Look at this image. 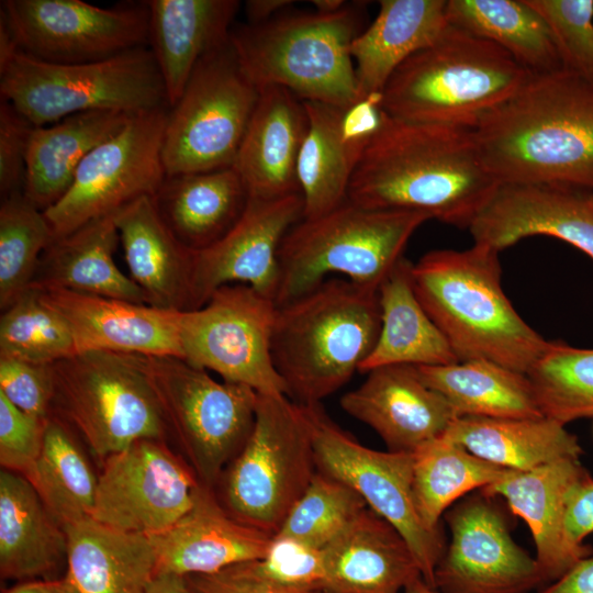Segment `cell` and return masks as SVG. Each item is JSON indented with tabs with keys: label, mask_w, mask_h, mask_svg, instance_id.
I'll list each match as a JSON object with an SVG mask.
<instances>
[{
	"label": "cell",
	"mask_w": 593,
	"mask_h": 593,
	"mask_svg": "<svg viewBox=\"0 0 593 593\" xmlns=\"http://www.w3.org/2000/svg\"><path fill=\"white\" fill-rule=\"evenodd\" d=\"M499 187L472 128L406 122L383 111L351 178L348 200L373 210L419 212L469 230Z\"/></svg>",
	"instance_id": "1"
},
{
	"label": "cell",
	"mask_w": 593,
	"mask_h": 593,
	"mask_svg": "<svg viewBox=\"0 0 593 593\" xmlns=\"http://www.w3.org/2000/svg\"><path fill=\"white\" fill-rule=\"evenodd\" d=\"M473 133L500 186L593 192V85L572 72L532 75Z\"/></svg>",
	"instance_id": "2"
},
{
	"label": "cell",
	"mask_w": 593,
	"mask_h": 593,
	"mask_svg": "<svg viewBox=\"0 0 593 593\" xmlns=\"http://www.w3.org/2000/svg\"><path fill=\"white\" fill-rule=\"evenodd\" d=\"M499 255L479 243L428 251L412 266L413 286L458 361L483 359L527 374L550 342L504 293Z\"/></svg>",
	"instance_id": "3"
},
{
	"label": "cell",
	"mask_w": 593,
	"mask_h": 593,
	"mask_svg": "<svg viewBox=\"0 0 593 593\" xmlns=\"http://www.w3.org/2000/svg\"><path fill=\"white\" fill-rule=\"evenodd\" d=\"M381 327L378 290L328 278L277 306L271 357L299 404H315L350 380L373 350Z\"/></svg>",
	"instance_id": "4"
},
{
	"label": "cell",
	"mask_w": 593,
	"mask_h": 593,
	"mask_svg": "<svg viewBox=\"0 0 593 593\" xmlns=\"http://www.w3.org/2000/svg\"><path fill=\"white\" fill-rule=\"evenodd\" d=\"M532 75L494 43L449 24L398 67L379 102L396 120L473 130Z\"/></svg>",
	"instance_id": "5"
},
{
	"label": "cell",
	"mask_w": 593,
	"mask_h": 593,
	"mask_svg": "<svg viewBox=\"0 0 593 593\" xmlns=\"http://www.w3.org/2000/svg\"><path fill=\"white\" fill-rule=\"evenodd\" d=\"M361 20L358 5L348 3L331 14L282 12L233 26L231 43L258 89L278 86L303 101L347 108L361 101L350 54Z\"/></svg>",
	"instance_id": "6"
},
{
	"label": "cell",
	"mask_w": 593,
	"mask_h": 593,
	"mask_svg": "<svg viewBox=\"0 0 593 593\" xmlns=\"http://www.w3.org/2000/svg\"><path fill=\"white\" fill-rule=\"evenodd\" d=\"M428 220L419 212L373 210L348 199L325 214L300 220L280 245L276 305L303 295L329 275L378 290Z\"/></svg>",
	"instance_id": "7"
},
{
	"label": "cell",
	"mask_w": 593,
	"mask_h": 593,
	"mask_svg": "<svg viewBox=\"0 0 593 593\" xmlns=\"http://www.w3.org/2000/svg\"><path fill=\"white\" fill-rule=\"evenodd\" d=\"M0 96L33 126L88 111L169 108L148 46L82 64L46 63L18 51L0 65Z\"/></svg>",
	"instance_id": "8"
},
{
	"label": "cell",
	"mask_w": 593,
	"mask_h": 593,
	"mask_svg": "<svg viewBox=\"0 0 593 593\" xmlns=\"http://www.w3.org/2000/svg\"><path fill=\"white\" fill-rule=\"evenodd\" d=\"M51 367L52 415L68 424L101 462L139 439L168 440L145 356L85 351Z\"/></svg>",
	"instance_id": "9"
},
{
	"label": "cell",
	"mask_w": 593,
	"mask_h": 593,
	"mask_svg": "<svg viewBox=\"0 0 593 593\" xmlns=\"http://www.w3.org/2000/svg\"><path fill=\"white\" fill-rule=\"evenodd\" d=\"M316 471L303 406L259 394L253 430L213 490L234 518L273 537Z\"/></svg>",
	"instance_id": "10"
},
{
	"label": "cell",
	"mask_w": 593,
	"mask_h": 593,
	"mask_svg": "<svg viewBox=\"0 0 593 593\" xmlns=\"http://www.w3.org/2000/svg\"><path fill=\"white\" fill-rule=\"evenodd\" d=\"M145 358L168 437L199 482L214 489L253 430L259 394L179 357Z\"/></svg>",
	"instance_id": "11"
},
{
	"label": "cell",
	"mask_w": 593,
	"mask_h": 593,
	"mask_svg": "<svg viewBox=\"0 0 593 593\" xmlns=\"http://www.w3.org/2000/svg\"><path fill=\"white\" fill-rule=\"evenodd\" d=\"M258 98L231 38L205 55L167 112L166 176L233 167Z\"/></svg>",
	"instance_id": "12"
},
{
	"label": "cell",
	"mask_w": 593,
	"mask_h": 593,
	"mask_svg": "<svg viewBox=\"0 0 593 593\" xmlns=\"http://www.w3.org/2000/svg\"><path fill=\"white\" fill-rule=\"evenodd\" d=\"M301 405L311 428L316 470L350 486L392 524L407 541L423 580L435 589V569L446 546L443 532L429 530L417 513L413 454L370 449L340 428L321 403Z\"/></svg>",
	"instance_id": "13"
},
{
	"label": "cell",
	"mask_w": 593,
	"mask_h": 593,
	"mask_svg": "<svg viewBox=\"0 0 593 593\" xmlns=\"http://www.w3.org/2000/svg\"><path fill=\"white\" fill-rule=\"evenodd\" d=\"M276 311L247 284L223 286L201 307L180 312L181 358L258 394L287 395L271 357Z\"/></svg>",
	"instance_id": "14"
},
{
	"label": "cell",
	"mask_w": 593,
	"mask_h": 593,
	"mask_svg": "<svg viewBox=\"0 0 593 593\" xmlns=\"http://www.w3.org/2000/svg\"><path fill=\"white\" fill-rule=\"evenodd\" d=\"M168 109L134 114L88 154L68 191L44 211L54 237L156 194L166 177L161 150Z\"/></svg>",
	"instance_id": "15"
},
{
	"label": "cell",
	"mask_w": 593,
	"mask_h": 593,
	"mask_svg": "<svg viewBox=\"0 0 593 593\" xmlns=\"http://www.w3.org/2000/svg\"><path fill=\"white\" fill-rule=\"evenodd\" d=\"M0 15L18 49L53 64L111 58L148 45V9H105L80 0H4Z\"/></svg>",
	"instance_id": "16"
},
{
	"label": "cell",
	"mask_w": 593,
	"mask_h": 593,
	"mask_svg": "<svg viewBox=\"0 0 593 593\" xmlns=\"http://www.w3.org/2000/svg\"><path fill=\"white\" fill-rule=\"evenodd\" d=\"M200 485L166 440L139 439L102 462L91 518L120 532L150 536L192 507Z\"/></svg>",
	"instance_id": "17"
},
{
	"label": "cell",
	"mask_w": 593,
	"mask_h": 593,
	"mask_svg": "<svg viewBox=\"0 0 593 593\" xmlns=\"http://www.w3.org/2000/svg\"><path fill=\"white\" fill-rule=\"evenodd\" d=\"M445 519L451 540L434 573L440 593H528L544 583L536 558L513 540L492 497L472 494Z\"/></svg>",
	"instance_id": "18"
},
{
	"label": "cell",
	"mask_w": 593,
	"mask_h": 593,
	"mask_svg": "<svg viewBox=\"0 0 593 593\" xmlns=\"http://www.w3.org/2000/svg\"><path fill=\"white\" fill-rule=\"evenodd\" d=\"M300 193L276 200L249 198L237 224L212 246L192 253L188 310L201 307L219 288L247 284L275 301L280 245L303 219Z\"/></svg>",
	"instance_id": "19"
},
{
	"label": "cell",
	"mask_w": 593,
	"mask_h": 593,
	"mask_svg": "<svg viewBox=\"0 0 593 593\" xmlns=\"http://www.w3.org/2000/svg\"><path fill=\"white\" fill-rule=\"evenodd\" d=\"M380 96L342 108L304 101L307 131L298 160L303 219H314L348 199L362 153L382 118Z\"/></svg>",
	"instance_id": "20"
},
{
	"label": "cell",
	"mask_w": 593,
	"mask_h": 593,
	"mask_svg": "<svg viewBox=\"0 0 593 593\" xmlns=\"http://www.w3.org/2000/svg\"><path fill=\"white\" fill-rule=\"evenodd\" d=\"M340 399L342 409L371 427L392 452L414 454L441 436L457 415L449 402L429 388L416 366L387 365Z\"/></svg>",
	"instance_id": "21"
},
{
	"label": "cell",
	"mask_w": 593,
	"mask_h": 593,
	"mask_svg": "<svg viewBox=\"0 0 593 593\" xmlns=\"http://www.w3.org/2000/svg\"><path fill=\"white\" fill-rule=\"evenodd\" d=\"M499 251L535 235L559 238L593 260V192L557 186H500L469 228Z\"/></svg>",
	"instance_id": "22"
},
{
	"label": "cell",
	"mask_w": 593,
	"mask_h": 593,
	"mask_svg": "<svg viewBox=\"0 0 593 593\" xmlns=\"http://www.w3.org/2000/svg\"><path fill=\"white\" fill-rule=\"evenodd\" d=\"M41 293L67 322L77 354L112 351L182 357L181 311L67 290Z\"/></svg>",
	"instance_id": "23"
},
{
	"label": "cell",
	"mask_w": 593,
	"mask_h": 593,
	"mask_svg": "<svg viewBox=\"0 0 593 593\" xmlns=\"http://www.w3.org/2000/svg\"><path fill=\"white\" fill-rule=\"evenodd\" d=\"M157 574H211L264 558L272 536L234 518L213 489L200 485L192 507L175 524L148 536Z\"/></svg>",
	"instance_id": "24"
},
{
	"label": "cell",
	"mask_w": 593,
	"mask_h": 593,
	"mask_svg": "<svg viewBox=\"0 0 593 593\" xmlns=\"http://www.w3.org/2000/svg\"><path fill=\"white\" fill-rule=\"evenodd\" d=\"M584 470L580 459L567 458L528 471L511 470L480 489L486 496L505 499L527 523L544 583L555 582L593 552L588 545L573 544L564 529L566 496Z\"/></svg>",
	"instance_id": "25"
},
{
	"label": "cell",
	"mask_w": 593,
	"mask_h": 593,
	"mask_svg": "<svg viewBox=\"0 0 593 593\" xmlns=\"http://www.w3.org/2000/svg\"><path fill=\"white\" fill-rule=\"evenodd\" d=\"M304 101L286 88L259 89L234 168L249 198L276 200L300 192L298 160L307 131Z\"/></svg>",
	"instance_id": "26"
},
{
	"label": "cell",
	"mask_w": 593,
	"mask_h": 593,
	"mask_svg": "<svg viewBox=\"0 0 593 593\" xmlns=\"http://www.w3.org/2000/svg\"><path fill=\"white\" fill-rule=\"evenodd\" d=\"M323 552L324 593H401L422 578L407 541L369 507L325 546Z\"/></svg>",
	"instance_id": "27"
},
{
	"label": "cell",
	"mask_w": 593,
	"mask_h": 593,
	"mask_svg": "<svg viewBox=\"0 0 593 593\" xmlns=\"http://www.w3.org/2000/svg\"><path fill=\"white\" fill-rule=\"evenodd\" d=\"M148 45L161 75L169 108L199 61L231 38L236 0H148Z\"/></svg>",
	"instance_id": "28"
},
{
	"label": "cell",
	"mask_w": 593,
	"mask_h": 593,
	"mask_svg": "<svg viewBox=\"0 0 593 593\" xmlns=\"http://www.w3.org/2000/svg\"><path fill=\"white\" fill-rule=\"evenodd\" d=\"M119 242L113 214L55 237L41 256L30 289L67 290L149 304L144 291L114 261Z\"/></svg>",
	"instance_id": "29"
},
{
	"label": "cell",
	"mask_w": 593,
	"mask_h": 593,
	"mask_svg": "<svg viewBox=\"0 0 593 593\" xmlns=\"http://www.w3.org/2000/svg\"><path fill=\"white\" fill-rule=\"evenodd\" d=\"M153 200L171 234L195 253L219 242L237 224L249 193L238 171L228 167L166 176Z\"/></svg>",
	"instance_id": "30"
},
{
	"label": "cell",
	"mask_w": 593,
	"mask_h": 593,
	"mask_svg": "<svg viewBox=\"0 0 593 593\" xmlns=\"http://www.w3.org/2000/svg\"><path fill=\"white\" fill-rule=\"evenodd\" d=\"M130 278L150 305L187 311L192 251L161 221L153 197L145 195L113 213Z\"/></svg>",
	"instance_id": "31"
},
{
	"label": "cell",
	"mask_w": 593,
	"mask_h": 593,
	"mask_svg": "<svg viewBox=\"0 0 593 593\" xmlns=\"http://www.w3.org/2000/svg\"><path fill=\"white\" fill-rule=\"evenodd\" d=\"M446 0H382L374 21L353 41L359 97L380 96L409 57L434 43L449 25Z\"/></svg>",
	"instance_id": "32"
},
{
	"label": "cell",
	"mask_w": 593,
	"mask_h": 593,
	"mask_svg": "<svg viewBox=\"0 0 593 593\" xmlns=\"http://www.w3.org/2000/svg\"><path fill=\"white\" fill-rule=\"evenodd\" d=\"M133 115L88 111L49 125L33 126L26 149L25 198L43 212L58 202L88 154L118 133Z\"/></svg>",
	"instance_id": "33"
},
{
	"label": "cell",
	"mask_w": 593,
	"mask_h": 593,
	"mask_svg": "<svg viewBox=\"0 0 593 593\" xmlns=\"http://www.w3.org/2000/svg\"><path fill=\"white\" fill-rule=\"evenodd\" d=\"M67 535L30 481L0 472V572L3 579L51 577L67 563Z\"/></svg>",
	"instance_id": "34"
},
{
	"label": "cell",
	"mask_w": 593,
	"mask_h": 593,
	"mask_svg": "<svg viewBox=\"0 0 593 593\" xmlns=\"http://www.w3.org/2000/svg\"><path fill=\"white\" fill-rule=\"evenodd\" d=\"M64 529L67 574L81 593H146L157 575L148 536L120 532L91 517Z\"/></svg>",
	"instance_id": "35"
},
{
	"label": "cell",
	"mask_w": 593,
	"mask_h": 593,
	"mask_svg": "<svg viewBox=\"0 0 593 593\" xmlns=\"http://www.w3.org/2000/svg\"><path fill=\"white\" fill-rule=\"evenodd\" d=\"M444 435L477 457L515 471L582 455L578 437L564 424L546 416H462Z\"/></svg>",
	"instance_id": "36"
},
{
	"label": "cell",
	"mask_w": 593,
	"mask_h": 593,
	"mask_svg": "<svg viewBox=\"0 0 593 593\" xmlns=\"http://www.w3.org/2000/svg\"><path fill=\"white\" fill-rule=\"evenodd\" d=\"M412 266L403 257L378 289L381 327L359 372L387 365L444 366L459 362L414 290Z\"/></svg>",
	"instance_id": "37"
},
{
	"label": "cell",
	"mask_w": 593,
	"mask_h": 593,
	"mask_svg": "<svg viewBox=\"0 0 593 593\" xmlns=\"http://www.w3.org/2000/svg\"><path fill=\"white\" fill-rule=\"evenodd\" d=\"M416 368L422 380L449 402L457 418L544 416L527 374L483 359Z\"/></svg>",
	"instance_id": "38"
},
{
	"label": "cell",
	"mask_w": 593,
	"mask_h": 593,
	"mask_svg": "<svg viewBox=\"0 0 593 593\" xmlns=\"http://www.w3.org/2000/svg\"><path fill=\"white\" fill-rule=\"evenodd\" d=\"M448 23L485 38L533 75L563 69L550 30L528 0H447Z\"/></svg>",
	"instance_id": "39"
},
{
	"label": "cell",
	"mask_w": 593,
	"mask_h": 593,
	"mask_svg": "<svg viewBox=\"0 0 593 593\" xmlns=\"http://www.w3.org/2000/svg\"><path fill=\"white\" fill-rule=\"evenodd\" d=\"M75 434L59 417H48L41 452L26 477L63 526L91 517L98 488L99 475Z\"/></svg>",
	"instance_id": "40"
},
{
	"label": "cell",
	"mask_w": 593,
	"mask_h": 593,
	"mask_svg": "<svg viewBox=\"0 0 593 593\" xmlns=\"http://www.w3.org/2000/svg\"><path fill=\"white\" fill-rule=\"evenodd\" d=\"M413 462V496L423 524L441 530L440 517L467 493L502 479L511 469L477 457L441 435L417 449Z\"/></svg>",
	"instance_id": "41"
},
{
	"label": "cell",
	"mask_w": 593,
	"mask_h": 593,
	"mask_svg": "<svg viewBox=\"0 0 593 593\" xmlns=\"http://www.w3.org/2000/svg\"><path fill=\"white\" fill-rule=\"evenodd\" d=\"M54 238L44 212L32 204L23 191L1 199V311L30 289L41 256Z\"/></svg>",
	"instance_id": "42"
},
{
	"label": "cell",
	"mask_w": 593,
	"mask_h": 593,
	"mask_svg": "<svg viewBox=\"0 0 593 593\" xmlns=\"http://www.w3.org/2000/svg\"><path fill=\"white\" fill-rule=\"evenodd\" d=\"M527 377L544 416L564 425L593 417V349L550 342Z\"/></svg>",
	"instance_id": "43"
},
{
	"label": "cell",
	"mask_w": 593,
	"mask_h": 593,
	"mask_svg": "<svg viewBox=\"0 0 593 593\" xmlns=\"http://www.w3.org/2000/svg\"><path fill=\"white\" fill-rule=\"evenodd\" d=\"M61 314L35 289L26 290L0 315V357L52 365L76 355Z\"/></svg>",
	"instance_id": "44"
},
{
	"label": "cell",
	"mask_w": 593,
	"mask_h": 593,
	"mask_svg": "<svg viewBox=\"0 0 593 593\" xmlns=\"http://www.w3.org/2000/svg\"><path fill=\"white\" fill-rule=\"evenodd\" d=\"M366 507V502L350 486L316 471L276 536L295 538L323 549Z\"/></svg>",
	"instance_id": "45"
},
{
	"label": "cell",
	"mask_w": 593,
	"mask_h": 593,
	"mask_svg": "<svg viewBox=\"0 0 593 593\" xmlns=\"http://www.w3.org/2000/svg\"><path fill=\"white\" fill-rule=\"evenodd\" d=\"M546 21L562 68L593 85V0H528Z\"/></svg>",
	"instance_id": "46"
},
{
	"label": "cell",
	"mask_w": 593,
	"mask_h": 593,
	"mask_svg": "<svg viewBox=\"0 0 593 593\" xmlns=\"http://www.w3.org/2000/svg\"><path fill=\"white\" fill-rule=\"evenodd\" d=\"M257 567L268 579L295 590L317 593L326 586V567L322 548L295 538L275 536Z\"/></svg>",
	"instance_id": "47"
},
{
	"label": "cell",
	"mask_w": 593,
	"mask_h": 593,
	"mask_svg": "<svg viewBox=\"0 0 593 593\" xmlns=\"http://www.w3.org/2000/svg\"><path fill=\"white\" fill-rule=\"evenodd\" d=\"M0 394L22 412L46 421L54 399L51 365L0 357Z\"/></svg>",
	"instance_id": "48"
},
{
	"label": "cell",
	"mask_w": 593,
	"mask_h": 593,
	"mask_svg": "<svg viewBox=\"0 0 593 593\" xmlns=\"http://www.w3.org/2000/svg\"><path fill=\"white\" fill-rule=\"evenodd\" d=\"M45 422L31 416L0 394V463L27 477L42 449Z\"/></svg>",
	"instance_id": "49"
},
{
	"label": "cell",
	"mask_w": 593,
	"mask_h": 593,
	"mask_svg": "<svg viewBox=\"0 0 593 593\" xmlns=\"http://www.w3.org/2000/svg\"><path fill=\"white\" fill-rule=\"evenodd\" d=\"M33 125L5 100H0V193L1 199L23 191L26 149Z\"/></svg>",
	"instance_id": "50"
},
{
	"label": "cell",
	"mask_w": 593,
	"mask_h": 593,
	"mask_svg": "<svg viewBox=\"0 0 593 593\" xmlns=\"http://www.w3.org/2000/svg\"><path fill=\"white\" fill-rule=\"evenodd\" d=\"M257 560L245 561L211 574L186 577L191 593H310L281 585L264 575Z\"/></svg>",
	"instance_id": "51"
},
{
	"label": "cell",
	"mask_w": 593,
	"mask_h": 593,
	"mask_svg": "<svg viewBox=\"0 0 593 593\" xmlns=\"http://www.w3.org/2000/svg\"><path fill=\"white\" fill-rule=\"evenodd\" d=\"M564 529L575 545L593 533V477L586 469L567 493Z\"/></svg>",
	"instance_id": "52"
},
{
	"label": "cell",
	"mask_w": 593,
	"mask_h": 593,
	"mask_svg": "<svg viewBox=\"0 0 593 593\" xmlns=\"http://www.w3.org/2000/svg\"><path fill=\"white\" fill-rule=\"evenodd\" d=\"M540 593H593V555H590Z\"/></svg>",
	"instance_id": "53"
},
{
	"label": "cell",
	"mask_w": 593,
	"mask_h": 593,
	"mask_svg": "<svg viewBox=\"0 0 593 593\" xmlns=\"http://www.w3.org/2000/svg\"><path fill=\"white\" fill-rule=\"evenodd\" d=\"M5 593H81L71 578L66 573L63 578L25 581Z\"/></svg>",
	"instance_id": "54"
},
{
	"label": "cell",
	"mask_w": 593,
	"mask_h": 593,
	"mask_svg": "<svg viewBox=\"0 0 593 593\" xmlns=\"http://www.w3.org/2000/svg\"><path fill=\"white\" fill-rule=\"evenodd\" d=\"M293 1L290 0H249L245 4L248 23L257 24L271 20L284 12Z\"/></svg>",
	"instance_id": "55"
},
{
	"label": "cell",
	"mask_w": 593,
	"mask_h": 593,
	"mask_svg": "<svg viewBox=\"0 0 593 593\" xmlns=\"http://www.w3.org/2000/svg\"><path fill=\"white\" fill-rule=\"evenodd\" d=\"M146 593H191V591L183 577L157 574Z\"/></svg>",
	"instance_id": "56"
},
{
	"label": "cell",
	"mask_w": 593,
	"mask_h": 593,
	"mask_svg": "<svg viewBox=\"0 0 593 593\" xmlns=\"http://www.w3.org/2000/svg\"><path fill=\"white\" fill-rule=\"evenodd\" d=\"M312 3L315 11L326 14L338 12L347 4L343 0H313Z\"/></svg>",
	"instance_id": "57"
},
{
	"label": "cell",
	"mask_w": 593,
	"mask_h": 593,
	"mask_svg": "<svg viewBox=\"0 0 593 593\" xmlns=\"http://www.w3.org/2000/svg\"><path fill=\"white\" fill-rule=\"evenodd\" d=\"M404 593H440L438 590L430 588L423 578H418L409 584Z\"/></svg>",
	"instance_id": "58"
}]
</instances>
